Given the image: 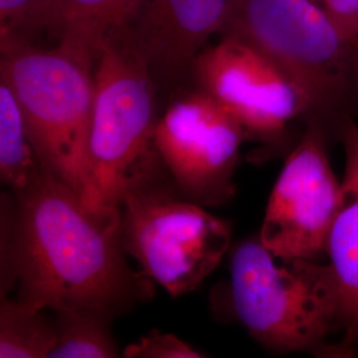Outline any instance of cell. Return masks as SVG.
I'll return each instance as SVG.
<instances>
[{"instance_id":"13","label":"cell","mask_w":358,"mask_h":358,"mask_svg":"<svg viewBox=\"0 0 358 358\" xmlns=\"http://www.w3.org/2000/svg\"><path fill=\"white\" fill-rule=\"evenodd\" d=\"M43 169L19 103L10 87L0 81L1 183L13 192H23Z\"/></svg>"},{"instance_id":"7","label":"cell","mask_w":358,"mask_h":358,"mask_svg":"<svg viewBox=\"0 0 358 358\" xmlns=\"http://www.w3.org/2000/svg\"><path fill=\"white\" fill-rule=\"evenodd\" d=\"M243 127L203 90L176 100L158 118L154 148L180 195L220 206L235 195Z\"/></svg>"},{"instance_id":"1","label":"cell","mask_w":358,"mask_h":358,"mask_svg":"<svg viewBox=\"0 0 358 358\" xmlns=\"http://www.w3.org/2000/svg\"><path fill=\"white\" fill-rule=\"evenodd\" d=\"M4 206L1 297L38 310H90L110 319L152 296L149 279L133 271L117 210H93L45 167Z\"/></svg>"},{"instance_id":"5","label":"cell","mask_w":358,"mask_h":358,"mask_svg":"<svg viewBox=\"0 0 358 358\" xmlns=\"http://www.w3.org/2000/svg\"><path fill=\"white\" fill-rule=\"evenodd\" d=\"M223 32L278 65L300 92L312 120L353 97V40L315 0H234Z\"/></svg>"},{"instance_id":"14","label":"cell","mask_w":358,"mask_h":358,"mask_svg":"<svg viewBox=\"0 0 358 358\" xmlns=\"http://www.w3.org/2000/svg\"><path fill=\"white\" fill-rule=\"evenodd\" d=\"M43 312L16 299H1L0 357L50 358L56 345V327Z\"/></svg>"},{"instance_id":"18","label":"cell","mask_w":358,"mask_h":358,"mask_svg":"<svg viewBox=\"0 0 358 358\" xmlns=\"http://www.w3.org/2000/svg\"><path fill=\"white\" fill-rule=\"evenodd\" d=\"M328 13L344 35L353 40L358 36V0H315Z\"/></svg>"},{"instance_id":"9","label":"cell","mask_w":358,"mask_h":358,"mask_svg":"<svg viewBox=\"0 0 358 358\" xmlns=\"http://www.w3.org/2000/svg\"><path fill=\"white\" fill-rule=\"evenodd\" d=\"M194 76L248 138L273 142L297 117L308 115L300 92L282 69L242 38L226 34L192 63Z\"/></svg>"},{"instance_id":"6","label":"cell","mask_w":358,"mask_h":358,"mask_svg":"<svg viewBox=\"0 0 358 358\" xmlns=\"http://www.w3.org/2000/svg\"><path fill=\"white\" fill-rule=\"evenodd\" d=\"M136 185L120 203L122 247L146 279L173 297L195 291L217 268L231 244V226L183 195Z\"/></svg>"},{"instance_id":"19","label":"cell","mask_w":358,"mask_h":358,"mask_svg":"<svg viewBox=\"0 0 358 358\" xmlns=\"http://www.w3.org/2000/svg\"><path fill=\"white\" fill-rule=\"evenodd\" d=\"M352 96L358 105V36L352 41Z\"/></svg>"},{"instance_id":"16","label":"cell","mask_w":358,"mask_h":358,"mask_svg":"<svg viewBox=\"0 0 358 358\" xmlns=\"http://www.w3.org/2000/svg\"><path fill=\"white\" fill-rule=\"evenodd\" d=\"M55 0H0V36L26 38L27 32L52 29Z\"/></svg>"},{"instance_id":"17","label":"cell","mask_w":358,"mask_h":358,"mask_svg":"<svg viewBox=\"0 0 358 358\" xmlns=\"http://www.w3.org/2000/svg\"><path fill=\"white\" fill-rule=\"evenodd\" d=\"M122 356L127 358H201L202 352L192 348L189 343L173 333H164L154 329L141 337L138 341L129 344Z\"/></svg>"},{"instance_id":"11","label":"cell","mask_w":358,"mask_h":358,"mask_svg":"<svg viewBox=\"0 0 358 358\" xmlns=\"http://www.w3.org/2000/svg\"><path fill=\"white\" fill-rule=\"evenodd\" d=\"M345 152L341 179V198L333 223L328 263L331 264L343 299L341 353H352L358 343V127L345 120L340 128Z\"/></svg>"},{"instance_id":"4","label":"cell","mask_w":358,"mask_h":358,"mask_svg":"<svg viewBox=\"0 0 358 358\" xmlns=\"http://www.w3.org/2000/svg\"><path fill=\"white\" fill-rule=\"evenodd\" d=\"M230 294L238 320L271 350H319L343 328V299L331 264L276 254L259 238L234 250Z\"/></svg>"},{"instance_id":"10","label":"cell","mask_w":358,"mask_h":358,"mask_svg":"<svg viewBox=\"0 0 358 358\" xmlns=\"http://www.w3.org/2000/svg\"><path fill=\"white\" fill-rule=\"evenodd\" d=\"M234 0H146L131 26L153 73L174 77L192 66L206 41L224 31Z\"/></svg>"},{"instance_id":"12","label":"cell","mask_w":358,"mask_h":358,"mask_svg":"<svg viewBox=\"0 0 358 358\" xmlns=\"http://www.w3.org/2000/svg\"><path fill=\"white\" fill-rule=\"evenodd\" d=\"M146 0H55L59 43L97 57L105 38L131 28Z\"/></svg>"},{"instance_id":"2","label":"cell","mask_w":358,"mask_h":358,"mask_svg":"<svg viewBox=\"0 0 358 358\" xmlns=\"http://www.w3.org/2000/svg\"><path fill=\"white\" fill-rule=\"evenodd\" d=\"M157 121L153 69L131 29H121L96 57L84 205L117 210L127 192L153 178Z\"/></svg>"},{"instance_id":"3","label":"cell","mask_w":358,"mask_h":358,"mask_svg":"<svg viewBox=\"0 0 358 358\" xmlns=\"http://www.w3.org/2000/svg\"><path fill=\"white\" fill-rule=\"evenodd\" d=\"M0 81L13 90L41 165L84 201L96 57L64 44L51 50L0 36Z\"/></svg>"},{"instance_id":"8","label":"cell","mask_w":358,"mask_h":358,"mask_svg":"<svg viewBox=\"0 0 358 358\" xmlns=\"http://www.w3.org/2000/svg\"><path fill=\"white\" fill-rule=\"evenodd\" d=\"M340 198L341 180L331 166L324 130L312 120L275 182L257 238L276 254L321 262Z\"/></svg>"},{"instance_id":"15","label":"cell","mask_w":358,"mask_h":358,"mask_svg":"<svg viewBox=\"0 0 358 358\" xmlns=\"http://www.w3.org/2000/svg\"><path fill=\"white\" fill-rule=\"evenodd\" d=\"M56 345L50 358H115L120 350L110 331L112 319L90 310L57 312Z\"/></svg>"}]
</instances>
